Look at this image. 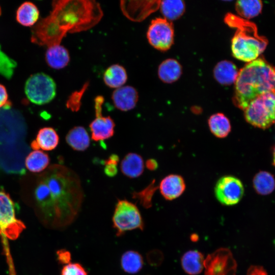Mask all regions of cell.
Here are the masks:
<instances>
[{
  "mask_svg": "<svg viewBox=\"0 0 275 275\" xmlns=\"http://www.w3.org/2000/svg\"><path fill=\"white\" fill-rule=\"evenodd\" d=\"M47 171L42 179L48 186L49 195L41 211L42 218L48 227L62 229L77 218L83 193L77 176L69 169L57 165Z\"/></svg>",
  "mask_w": 275,
  "mask_h": 275,
  "instance_id": "1",
  "label": "cell"
},
{
  "mask_svg": "<svg viewBox=\"0 0 275 275\" xmlns=\"http://www.w3.org/2000/svg\"><path fill=\"white\" fill-rule=\"evenodd\" d=\"M52 11L33 29L32 41L48 46L60 44L67 32L86 30L101 16L97 4L90 1H55Z\"/></svg>",
  "mask_w": 275,
  "mask_h": 275,
  "instance_id": "2",
  "label": "cell"
},
{
  "mask_svg": "<svg viewBox=\"0 0 275 275\" xmlns=\"http://www.w3.org/2000/svg\"><path fill=\"white\" fill-rule=\"evenodd\" d=\"M270 92L275 93V68L257 59L239 71L233 101L236 107L244 110L255 98Z\"/></svg>",
  "mask_w": 275,
  "mask_h": 275,
  "instance_id": "3",
  "label": "cell"
},
{
  "mask_svg": "<svg viewBox=\"0 0 275 275\" xmlns=\"http://www.w3.org/2000/svg\"><path fill=\"white\" fill-rule=\"evenodd\" d=\"M224 20L229 26L236 30L231 44L233 57L249 63L257 59L266 48L268 40L259 35L256 24L230 13Z\"/></svg>",
  "mask_w": 275,
  "mask_h": 275,
  "instance_id": "4",
  "label": "cell"
},
{
  "mask_svg": "<svg viewBox=\"0 0 275 275\" xmlns=\"http://www.w3.org/2000/svg\"><path fill=\"white\" fill-rule=\"evenodd\" d=\"M245 120L262 129L270 127L275 119V93L261 95L253 100L244 110Z\"/></svg>",
  "mask_w": 275,
  "mask_h": 275,
  "instance_id": "5",
  "label": "cell"
},
{
  "mask_svg": "<svg viewBox=\"0 0 275 275\" xmlns=\"http://www.w3.org/2000/svg\"><path fill=\"white\" fill-rule=\"evenodd\" d=\"M113 226L118 237L136 229L143 230L144 223L138 207L126 200H119L112 217Z\"/></svg>",
  "mask_w": 275,
  "mask_h": 275,
  "instance_id": "6",
  "label": "cell"
},
{
  "mask_svg": "<svg viewBox=\"0 0 275 275\" xmlns=\"http://www.w3.org/2000/svg\"><path fill=\"white\" fill-rule=\"evenodd\" d=\"M25 95L32 103L43 105L50 102L56 95V85L53 79L44 73L32 75L24 87Z\"/></svg>",
  "mask_w": 275,
  "mask_h": 275,
  "instance_id": "7",
  "label": "cell"
},
{
  "mask_svg": "<svg viewBox=\"0 0 275 275\" xmlns=\"http://www.w3.org/2000/svg\"><path fill=\"white\" fill-rule=\"evenodd\" d=\"M15 212V205L10 196L0 189V235L3 239H16L25 228L16 218Z\"/></svg>",
  "mask_w": 275,
  "mask_h": 275,
  "instance_id": "8",
  "label": "cell"
},
{
  "mask_svg": "<svg viewBox=\"0 0 275 275\" xmlns=\"http://www.w3.org/2000/svg\"><path fill=\"white\" fill-rule=\"evenodd\" d=\"M205 275H236L237 263L231 251L221 248L204 260Z\"/></svg>",
  "mask_w": 275,
  "mask_h": 275,
  "instance_id": "9",
  "label": "cell"
},
{
  "mask_svg": "<svg viewBox=\"0 0 275 275\" xmlns=\"http://www.w3.org/2000/svg\"><path fill=\"white\" fill-rule=\"evenodd\" d=\"M214 193L219 202L226 206H232L239 202L244 194V186L238 178L224 176L216 182Z\"/></svg>",
  "mask_w": 275,
  "mask_h": 275,
  "instance_id": "10",
  "label": "cell"
},
{
  "mask_svg": "<svg viewBox=\"0 0 275 275\" xmlns=\"http://www.w3.org/2000/svg\"><path fill=\"white\" fill-rule=\"evenodd\" d=\"M149 43L155 48L164 51L169 49L174 41L172 23L165 18H156L152 20L147 31Z\"/></svg>",
  "mask_w": 275,
  "mask_h": 275,
  "instance_id": "11",
  "label": "cell"
},
{
  "mask_svg": "<svg viewBox=\"0 0 275 275\" xmlns=\"http://www.w3.org/2000/svg\"><path fill=\"white\" fill-rule=\"evenodd\" d=\"M104 99L102 96H97L94 99L96 117L89 125L92 139L101 141L112 137L115 133V124L110 116L102 115V104Z\"/></svg>",
  "mask_w": 275,
  "mask_h": 275,
  "instance_id": "12",
  "label": "cell"
},
{
  "mask_svg": "<svg viewBox=\"0 0 275 275\" xmlns=\"http://www.w3.org/2000/svg\"><path fill=\"white\" fill-rule=\"evenodd\" d=\"M114 106L119 110L126 112L135 107L139 99L136 90L130 86L116 89L112 95Z\"/></svg>",
  "mask_w": 275,
  "mask_h": 275,
  "instance_id": "13",
  "label": "cell"
},
{
  "mask_svg": "<svg viewBox=\"0 0 275 275\" xmlns=\"http://www.w3.org/2000/svg\"><path fill=\"white\" fill-rule=\"evenodd\" d=\"M185 188L184 179L177 174L166 176L159 184L160 193L167 200H173L178 198L183 193Z\"/></svg>",
  "mask_w": 275,
  "mask_h": 275,
  "instance_id": "14",
  "label": "cell"
},
{
  "mask_svg": "<svg viewBox=\"0 0 275 275\" xmlns=\"http://www.w3.org/2000/svg\"><path fill=\"white\" fill-rule=\"evenodd\" d=\"M45 61L54 69H61L67 66L70 62L68 50L60 44L48 46L45 53Z\"/></svg>",
  "mask_w": 275,
  "mask_h": 275,
  "instance_id": "15",
  "label": "cell"
},
{
  "mask_svg": "<svg viewBox=\"0 0 275 275\" xmlns=\"http://www.w3.org/2000/svg\"><path fill=\"white\" fill-rule=\"evenodd\" d=\"M59 143V136L56 131L53 128L46 127L39 130L32 146L34 150L50 151L55 149Z\"/></svg>",
  "mask_w": 275,
  "mask_h": 275,
  "instance_id": "16",
  "label": "cell"
},
{
  "mask_svg": "<svg viewBox=\"0 0 275 275\" xmlns=\"http://www.w3.org/2000/svg\"><path fill=\"white\" fill-rule=\"evenodd\" d=\"M122 173L130 178L140 176L144 170L142 157L135 153H129L123 158L120 164Z\"/></svg>",
  "mask_w": 275,
  "mask_h": 275,
  "instance_id": "17",
  "label": "cell"
},
{
  "mask_svg": "<svg viewBox=\"0 0 275 275\" xmlns=\"http://www.w3.org/2000/svg\"><path fill=\"white\" fill-rule=\"evenodd\" d=\"M239 71L234 64L229 61L218 62L213 70L214 77L219 84L228 86L235 82Z\"/></svg>",
  "mask_w": 275,
  "mask_h": 275,
  "instance_id": "18",
  "label": "cell"
},
{
  "mask_svg": "<svg viewBox=\"0 0 275 275\" xmlns=\"http://www.w3.org/2000/svg\"><path fill=\"white\" fill-rule=\"evenodd\" d=\"M205 258L197 250H190L185 253L181 259L183 270L189 275L200 273L204 268Z\"/></svg>",
  "mask_w": 275,
  "mask_h": 275,
  "instance_id": "19",
  "label": "cell"
},
{
  "mask_svg": "<svg viewBox=\"0 0 275 275\" xmlns=\"http://www.w3.org/2000/svg\"><path fill=\"white\" fill-rule=\"evenodd\" d=\"M65 139L69 146L75 151H85L90 145V138L87 131L80 126L71 129L67 133Z\"/></svg>",
  "mask_w": 275,
  "mask_h": 275,
  "instance_id": "20",
  "label": "cell"
},
{
  "mask_svg": "<svg viewBox=\"0 0 275 275\" xmlns=\"http://www.w3.org/2000/svg\"><path fill=\"white\" fill-rule=\"evenodd\" d=\"M103 79L107 87L116 89L122 87L126 83L127 74L123 66L119 64H114L105 70Z\"/></svg>",
  "mask_w": 275,
  "mask_h": 275,
  "instance_id": "21",
  "label": "cell"
},
{
  "mask_svg": "<svg viewBox=\"0 0 275 275\" xmlns=\"http://www.w3.org/2000/svg\"><path fill=\"white\" fill-rule=\"evenodd\" d=\"M182 73V67L179 63L173 59L163 61L158 67V74L163 82L172 83L178 80Z\"/></svg>",
  "mask_w": 275,
  "mask_h": 275,
  "instance_id": "22",
  "label": "cell"
},
{
  "mask_svg": "<svg viewBox=\"0 0 275 275\" xmlns=\"http://www.w3.org/2000/svg\"><path fill=\"white\" fill-rule=\"evenodd\" d=\"M39 17V11L33 3L25 2L18 8L16 13L17 22L25 26L34 25Z\"/></svg>",
  "mask_w": 275,
  "mask_h": 275,
  "instance_id": "23",
  "label": "cell"
},
{
  "mask_svg": "<svg viewBox=\"0 0 275 275\" xmlns=\"http://www.w3.org/2000/svg\"><path fill=\"white\" fill-rule=\"evenodd\" d=\"M144 265L143 258L138 252L128 250L123 253L120 258L122 269L128 274H135L142 269Z\"/></svg>",
  "mask_w": 275,
  "mask_h": 275,
  "instance_id": "24",
  "label": "cell"
},
{
  "mask_svg": "<svg viewBox=\"0 0 275 275\" xmlns=\"http://www.w3.org/2000/svg\"><path fill=\"white\" fill-rule=\"evenodd\" d=\"M211 133L218 138H225L231 130L229 119L224 114L218 113L211 115L208 120Z\"/></svg>",
  "mask_w": 275,
  "mask_h": 275,
  "instance_id": "25",
  "label": "cell"
},
{
  "mask_svg": "<svg viewBox=\"0 0 275 275\" xmlns=\"http://www.w3.org/2000/svg\"><path fill=\"white\" fill-rule=\"evenodd\" d=\"M253 187L256 191L261 195H267L275 188V179L273 176L266 171H260L254 177Z\"/></svg>",
  "mask_w": 275,
  "mask_h": 275,
  "instance_id": "26",
  "label": "cell"
},
{
  "mask_svg": "<svg viewBox=\"0 0 275 275\" xmlns=\"http://www.w3.org/2000/svg\"><path fill=\"white\" fill-rule=\"evenodd\" d=\"M50 161L48 154L40 150H34L26 157L25 165L27 169L33 173L43 171Z\"/></svg>",
  "mask_w": 275,
  "mask_h": 275,
  "instance_id": "27",
  "label": "cell"
},
{
  "mask_svg": "<svg viewBox=\"0 0 275 275\" xmlns=\"http://www.w3.org/2000/svg\"><path fill=\"white\" fill-rule=\"evenodd\" d=\"M160 10L168 20H174L179 18L184 13L185 5L181 0H166L160 2Z\"/></svg>",
  "mask_w": 275,
  "mask_h": 275,
  "instance_id": "28",
  "label": "cell"
},
{
  "mask_svg": "<svg viewBox=\"0 0 275 275\" xmlns=\"http://www.w3.org/2000/svg\"><path fill=\"white\" fill-rule=\"evenodd\" d=\"M262 3L261 1H238L236 10L240 17L250 19L257 16L261 11Z\"/></svg>",
  "mask_w": 275,
  "mask_h": 275,
  "instance_id": "29",
  "label": "cell"
},
{
  "mask_svg": "<svg viewBox=\"0 0 275 275\" xmlns=\"http://www.w3.org/2000/svg\"><path fill=\"white\" fill-rule=\"evenodd\" d=\"M61 275H88V273L81 264L70 262L63 266Z\"/></svg>",
  "mask_w": 275,
  "mask_h": 275,
  "instance_id": "30",
  "label": "cell"
},
{
  "mask_svg": "<svg viewBox=\"0 0 275 275\" xmlns=\"http://www.w3.org/2000/svg\"><path fill=\"white\" fill-rule=\"evenodd\" d=\"M15 65L14 63L0 49V73L7 77H10Z\"/></svg>",
  "mask_w": 275,
  "mask_h": 275,
  "instance_id": "31",
  "label": "cell"
},
{
  "mask_svg": "<svg viewBox=\"0 0 275 275\" xmlns=\"http://www.w3.org/2000/svg\"><path fill=\"white\" fill-rule=\"evenodd\" d=\"M87 85H84L83 89L73 93L69 97L66 103L67 107L72 112L78 111L81 105V99Z\"/></svg>",
  "mask_w": 275,
  "mask_h": 275,
  "instance_id": "32",
  "label": "cell"
},
{
  "mask_svg": "<svg viewBox=\"0 0 275 275\" xmlns=\"http://www.w3.org/2000/svg\"><path fill=\"white\" fill-rule=\"evenodd\" d=\"M119 160V156L116 154H112L105 161L104 171L106 175L108 177H114L118 173L117 165Z\"/></svg>",
  "mask_w": 275,
  "mask_h": 275,
  "instance_id": "33",
  "label": "cell"
},
{
  "mask_svg": "<svg viewBox=\"0 0 275 275\" xmlns=\"http://www.w3.org/2000/svg\"><path fill=\"white\" fill-rule=\"evenodd\" d=\"M57 260L62 265H66L71 262V253L66 249H60L57 252Z\"/></svg>",
  "mask_w": 275,
  "mask_h": 275,
  "instance_id": "34",
  "label": "cell"
},
{
  "mask_svg": "<svg viewBox=\"0 0 275 275\" xmlns=\"http://www.w3.org/2000/svg\"><path fill=\"white\" fill-rule=\"evenodd\" d=\"M10 106L8 95L5 87L0 84V108Z\"/></svg>",
  "mask_w": 275,
  "mask_h": 275,
  "instance_id": "35",
  "label": "cell"
},
{
  "mask_svg": "<svg viewBox=\"0 0 275 275\" xmlns=\"http://www.w3.org/2000/svg\"><path fill=\"white\" fill-rule=\"evenodd\" d=\"M248 275H267V273L262 266L252 265L249 267Z\"/></svg>",
  "mask_w": 275,
  "mask_h": 275,
  "instance_id": "36",
  "label": "cell"
},
{
  "mask_svg": "<svg viewBox=\"0 0 275 275\" xmlns=\"http://www.w3.org/2000/svg\"><path fill=\"white\" fill-rule=\"evenodd\" d=\"M146 165L148 169L154 171L158 168V163L154 159H149L147 160Z\"/></svg>",
  "mask_w": 275,
  "mask_h": 275,
  "instance_id": "37",
  "label": "cell"
},
{
  "mask_svg": "<svg viewBox=\"0 0 275 275\" xmlns=\"http://www.w3.org/2000/svg\"><path fill=\"white\" fill-rule=\"evenodd\" d=\"M272 155H273L272 164L275 167V145L273 147Z\"/></svg>",
  "mask_w": 275,
  "mask_h": 275,
  "instance_id": "38",
  "label": "cell"
},
{
  "mask_svg": "<svg viewBox=\"0 0 275 275\" xmlns=\"http://www.w3.org/2000/svg\"><path fill=\"white\" fill-rule=\"evenodd\" d=\"M273 243H274V244L275 245V239L273 240Z\"/></svg>",
  "mask_w": 275,
  "mask_h": 275,
  "instance_id": "39",
  "label": "cell"
},
{
  "mask_svg": "<svg viewBox=\"0 0 275 275\" xmlns=\"http://www.w3.org/2000/svg\"><path fill=\"white\" fill-rule=\"evenodd\" d=\"M274 123H275V119H274Z\"/></svg>",
  "mask_w": 275,
  "mask_h": 275,
  "instance_id": "40",
  "label": "cell"
}]
</instances>
